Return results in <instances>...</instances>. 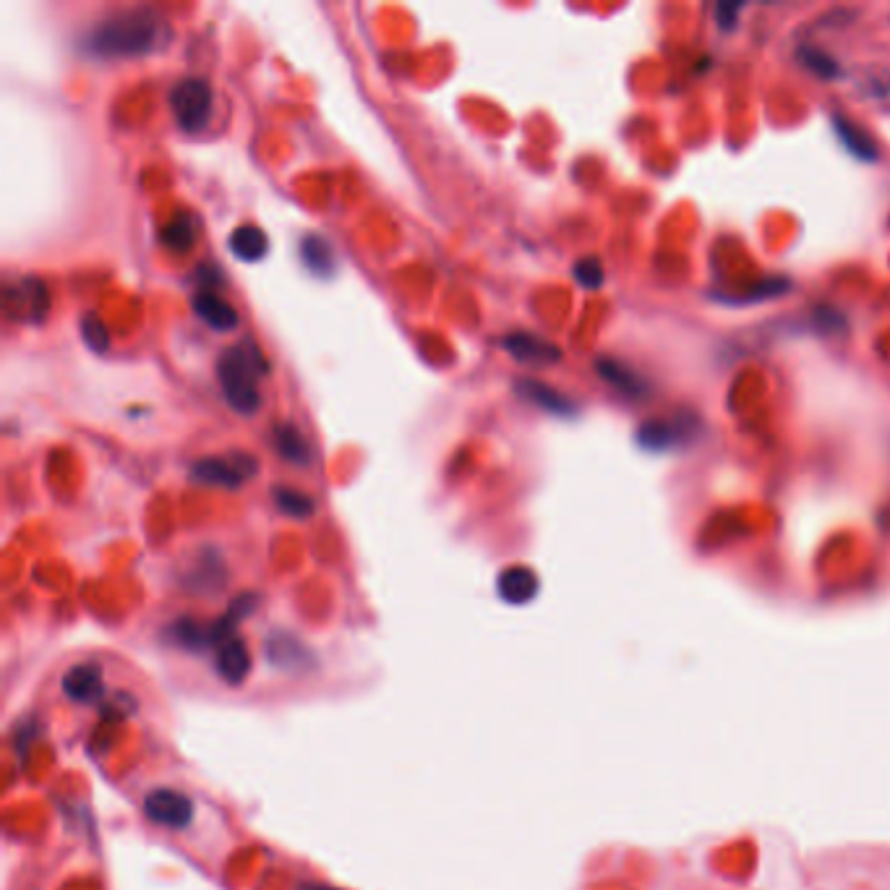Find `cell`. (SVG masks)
I'll list each match as a JSON object with an SVG mask.
<instances>
[{"mask_svg":"<svg viewBox=\"0 0 890 890\" xmlns=\"http://www.w3.org/2000/svg\"><path fill=\"white\" fill-rule=\"evenodd\" d=\"M596 371H598L600 380H604L606 384H611L619 395L635 397V400L648 395V384H645L643 376L637 374L635 368H629L627 363H621L617 358H598Z\"/></svg>","mask_w":890,"mask_h":890,"instance_id":"cell-12","label":"cell"},{"mask_svg":"<svg viewBox=\"0 0 890 890\" xmlns=\"http://www.w3.org/2000/svg\"><path fill=\"white\" fill-rule=\"evenodd\" d=\"M194 311L204 324L212 326V330H218V332L239 330V322H241L239 311L230 306L227 301H222L218 293L210 291V287H202V291L194 295Z\"/></svg>","mask_w":890,"mask_h":890,"instance_id":"cell-11","label":"cell"},{"mask_svg":"<svg viewBox=\"0 0 890 890\" xmlns=\"http://www.w3.org/2000/svg\"><path fill=\"white\" fill-rule=\"evenodd\" d=\"M274 444H277V452L287 459V463L309 465L311 447H309V442L303 439V434L293 424H277V426H274Z\"/></svg>","mask_w":890,"mask_h":890,"instance_id":"cell-19","label":"cell"},{"mask_svg":"<svg viewBox=\"0 0 890 890\" xmlns=\"http://www.w3.org/2000/svg\"><path fill=\"white\" fill-rule=\"evenodd\" d=\"M301 890H340V888H330V886H303Z\"/></svg>","mask_w":890,"mask_h":890,"instance_id":"cell-26","label":"cell"},{"mask_svg":"<svg viewBox=\"0 0 890 890\" xmlns=\"http://www.w3.org/2000/svg\"><path fill=\"white\" fill-rule=\"evenodd\" d=\"M165 42L168 21L154 9L118 11L87 34V50L98 58L150 55Z\"/></svg>","mask_w":890,"mask_h":890,"instance_id":"cell-1","label":"cell"},{"mask_svg":"<svg viewBox=\"0 0 890 890\" xmlns=\"http://www.w3.org/2000/svg\"><path fill=\"white\" fill-rule=\"evenodd\" d=\"M689 424L692 421H645L635 432V439L648 452H666L689 436Z\"/></svg>","mask_w":890,"mask_h":890,"instance_id":"cell-9","label":"cell"},{"mask_svg":"<svg viewBox=\"0 0 890 890\" xmlns=\"http://www.w3.org/2000/svg\"><path fill=\"white\" fill-rule=\"evenodd\" d=\"M50 311V293L42 280L21 277L19 283L6 287V314L13 322L40 324Z\"/></svg>","mask_w":890,"mask_h":890,"instance_id":"cell-5","label":"cell"},{"mask_svg":"<svg viewBox=\"0 0 890 890\" xmlns=\"http://www.w3.org/2000/svg\"><path fill=\"white\" fill-rule=\"evenodd\" d=\"M249 669H251V658L243 640L230 637V640L222 643L218 656V671L222 674V679L230 681V685H241V681L246 679Z\"/></svg>","mask_w":890,"mask_h":890,"instance_id":"cell-15","label":"cell"},{"mask_svg":"<svg viewBox=\"0 0 890 890\" xmlns=\"http://www.w3.org/2000/svg\"><path fill=\"white\" fill-rule=\"evenodd\" d=\"M502 347L525 366H552V363L562 361L559 347L544 337L530 335V332H515V335L504 337Z\"/></svg>","mask_w":890,"mask_h":890,"instance_id":"cell-7","label":"cell"},{"mask_svg":"<svg viewBox=\"0 0 890 890\" xmlns=\"http://www.w3.org/2000/svg\"><path fill=\"white\" fill-rule=\"evenodd\" d=\"M301 259L306 270L311 274H318V277L335 270V251H332V243L324 235H306L301 243Z\"/></svg>","mask_w":890,"mask_h":890,"instance_id":"cell-18","label":"cell"},{"mask_svg":"<svg viewBox=\"0 0 890 890\" xmlns=\"http://www.w3.org/2000/svg\"><path fill=\"white\" fill-rule=\"evenodd\" d=\"M496 590H499L502 600H507V604H528L538 593V577L528 567H509L499 575Z\"/></svg>","mask_w":890,"mask_h":890,"instance_id":"cell-13","label":"cell"},{"mask_svg":"<svg viewBox=\"0 0 890 890\" xmlns=\"http://www.w3.org/2000/svg\"><path fill=\"white\" fill-rule=\"evenodd\" d=\"M786 291H789V283H786V280H766V283L755 285L749 293L737 295L731 303H752V301L778 299V295H783Z\"/></svg>","mask_w":890,"mask_h":890,"instance_id":"cell-24","label":"cell"},{"mask_svg":"<svg viewBox=\"0 0 890 890\" xmlns=\"http://www.w3.org/2000/svg\"><path fill=\"white\" fill-rule=\"evenodd\" d=\"M517 395H520L525 403H533L540 411L559 415V418H575L577 405L567 395H562L559 390L548 387V384L538 380H520L515 384Z\"/></svg>","mask_w":890,"mask_h":890,"instance_id":"cell-8","label":"cell"},{"mask_svg":"<svg viewBox=\"0 0 890 890\" xmlns=\"http://www.w3.org/2000/svg\"><path fill=\"white\" fill-rule=\"evenodd\" d=\"M573 274H575L577 285L585 287V291H598V287L604 285V277H606L604 264H600V259H596V256L580 259V262L575 264Z\"/></svg>","mask_w":890,"mask_h":890,"instance_id":"cell-23","label":"cell"},{"mask_svg":"<svg viewBox=\"0 0 890 890\" xmlns=\"http://www.w3.org/2000/svg\"><path fill=\"white\" fill-rule=\"evenodd\" d=\"M797 58L807 71L815 73V77L822 81H833L841 77V65H838L836 58L828 55L826 50L812 48V44H802V48L797 50Z\"/></svg>","mask_w":890,"mask_h":890,"instance_id":"cell-20","label":"cell"},{"mask_svg":"<svg viewBox=\"0 0 890 890\" xmlns=\"http://www.w3.org/2000/svg\"><path fill=\"white\" fill-rule=\"evenodd\" d=\"M259 473V463L254 455L246 452H233L230 457H206L194 465L191 476L204 486L220 488H239Z\"/></svg>","mask_w":890,"mask_h":890,"instance_id":"cell-4","label":"cell"},{"mask_svg":"<svg viewBox=\"0 0 890 890\" xmlns=\"http://www.w3.org/2000/svg\"><path fill=\"white\" fill-rule=\"evenodd\" d=\"M63 692L71 697V700L79 702H92L102 695V674L98 666L92 664H81L73 666V669L63 677Z\"/></svg>","mask_w":890,"mask_h":890,"instance_id":"cell-14","label":"cell"},{"mask_svg":"<svg viewBox=\"0 0 890 890\" xmlns=\"http://www.w3.org/2000/svg\"><path fill=\"white\" fill-rule=\"evenodd\" d=\"M81 340L89 345V351L94 353H105L110 347V335L108 326L98 314H87L81 318Z\"/></svg>","mask_w":890,"mask_h":890,"instance_id":"cell-22","label":"cell"},{"mask_svg":"<svg viewBox=\"0 0 890 890\" xmlns=\"http://www.w3.org/2000/svg\"><path fill=\"white\" fill-rule=\"evenodd\" d=\"M739 13H741V3H718L716 6L718 29H724V32H734V29H737Z\"/></svg>","mask_w":890,"mask_h":890,"instance_id":"cell-25","label":"cell"},{"mask_svg":"<svg viewBox=\"0 0 890 890\" xmlns=\"http://www.w3.org/2000/svg\"><path fill=\"white\" fill-rule=\"evenodd\" d=\"M274 502H277V507L283 509L285 515L295 517V520H306V517L314 515V509H316V504L309 494L299 492V488H287V486L274 488Z\"/></svg>","mask_w":890,"mask_h":890,"instance_id":"cell-21","label":"cell"},{"mask_svg":"<svg viewBox=\"0 0 890 890\" xmlns=\"http://www.w3.org/2000/svg\"><path fill=\"white\" fill-rule=\"evenodd\" d=\"M830 123H833V131L838 136V142H841L843 150L849 154H854L857 160L862 162H874L880 158V150H878V142L867 133L862 125L857 121H851L849 115H833L830 118Z\"/></svg>","mask_w":890,"mask_h":890,"instance_id":"cell-10","label":"cell"},{"mask_svg":"<svg viewBox=\"0 0 890 890\" xmlns=\"http://www.w3.org/2000/svg\"><path fill=\"white\" fill-rule=\"evenodd\" d=\"M144 812L152 822L173 830H181L194 820V805H191V799L173 789L152 791L144 802Z\"/></svg>","mask_w":890,"mask_h":890,"instance_id":"cell-6","label":"cell"},{"mask_svg":"<svg viewBox=\"0 0 890 890\" xmlns=\"http://www.w3.org/2000/svg\"><path fill=\"white\" fill-rule=\"evenodd\" d=\"M170 108L181 129L202 131L212 115V87L204 79H183L170 92Z\"/></svg>","mask_w":890,"mask_h":890,"instance_id":"cell-3","label":"cell"},{"mask_svg":"<svg viewBox=\"0 0 890 890\" xmlns=\"http://www.w3.org/2000/svg\"><path fill=\"white\" fill-rule=\"evenodd\" d=\"M270 363L264 353L259 351L254 340L227 347L218 363V376L222 395L227 405L241 415H256L262 407V395H259V382L264 380Z\"/></svg>","mask_w":890,"mask_h":890,"instance_id":"cell-2","label":"cell"},{"mask_svg":"<svg viewBox=\"0 0 890 890\" xmlns=\"http://www.w3.org/2000/svg\"><path fill=\"white\" fill-rule=\"evenodd\" d=\"M227 246L241 262H259V259H264L266 251H270V239H266L262 227L241 225L239 230H233Z\"/></svg>","mask_w":890,"mask_h":890,"instance_id":"cell-16","label":"cell"},{"mask_svg":"<svg viewBox=\"0 0 890 890\" xmlns=\"http://www.w3.org/2000/svg\"><path fill=\"white\" fill-rule=\"evenodd\" d=\"M196 235H199V222L194 214L185 212L175 214V218L162 227V241H165V246L170 251H175V254H185V251L194 249Z\"/></svg>","mask_w":890,"mask_h":890,"instance_id":"cell-17","label":"cell"}]
</instances>
